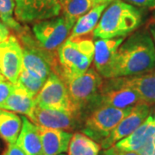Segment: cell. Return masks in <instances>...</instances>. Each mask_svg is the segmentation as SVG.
<instances>
[{"instance_id":"obj_8","label":"cell","mask_w":155,"mask_h":155,"mask_svg":"<svg viewBox=\"0 0 155 155\" xmlns=\"http://www.w3.org/2000/svg\"><path fill=\"white\" fill-rule=\"evenodd\" d=\"M35 103L41 108L69 111L82 116L72 103L66 82L54 73H51L47 78L42 88L35 97Z\"/></svg>"},{"instance_id":"obj_2","label":"cell","mask_w":155,"mask_h":155,"mask_svg":"<svg viewBox=\"0 0 155 155\" xmlns=\"http://www.w3.org/2000/svg\"><path fill=\"white\" fill-rule=\"evenodd\" d=\"M141 19L135 6L123 0H113L103 12L92 35L97 39L126 37L140 27Z\"/></svg>"},{"instance_id":"obj_27","label":"cell","mask_w":155,"mask_h":155,"mask_svg":"<svg viewBox=\"0 0 155 155\" xmlns=\"http://www.w3.org/2000/svg\"><path fill=\"white\" fill-rule=\"evenodd\" d=\"M124 1L134 6L155 9V0H124Z\"/></svg>"},{"instance_id":"obj_31","label":"cell","mask_w":155,"mask_h":155,"mask_svg":"<svg viewBox=\"0 0 155 155\" xmlns=\"http://www.w3.org/2000/svg\"><path fill=\"white\" fill-rule=\"evenodd\" d=\"M9 147H10V145L8 144L5 140V139L0 135V155H5Z\"/></svg>"},{"instance_id":"obj_28","label":"cell","mask_w":155,"mask_h":155,"mask_svg":"<svg viewBox=\"0 0 155 155\" xmlns=\"http://www.w3.org/2000/svg\"><path fill=\"white\" fill-rule=\"evenodd\" d=\"M136 153L138 155H155V142L145 145Z\"/></svg>"},{"instance_id":"obj_15","label":"cell","mask_w":155,"mask_h":155,"mask_svg":"<svg viewBox=\"0 0 155 155\" xmlns=\"http://www.w3.org/2000/svg\"><path fill=\"white\" fill-rule=\"evenodd\" d=\"M125 38L98 39L94 42V68L103 78L107 79L110 78L111 67L117 49Z\"/></svg>"},{"instance_id":"obj_22","label":"cell","mask_w":155,"mask_h":155,"mask_svg":"<svg viewBox=\"0 0 155 155\" xmlns=\"http://www.w3.org/2000/svg\"><path fill=\"white\" fill-rule=\"evenodd\" d=\"M101 146L82 132L72 134L67 155H99Z\"/></svg>"},{"instance_id":"obj_37","label":"cell","mask_w":155,"mask_h":155,"mask_svg":"<svg viewBox=\"0 0 155 155\" xmlns=\"http://www.w3.org/2000/svg\"><path fill=\"white\" fill-rule=\"evenodd\" d=\"M154 19H155V15H154Z\"/></svg>"},{"instance_id":"obj_11","label":"cell","mask_w":155,"mask_h":155,"mask_svg":"<svg viewBox=\"0 0 155 155\" xmlns=\"http://www.w3.org/2000/svg\"><path fill=\"white\" fill-rule=\"evenodd\" d=\"M28 119L39 127L62 129L72 132L81 127L83 117L69 111L44 109L35 105Z\"/></svg>"},{"instance_id":"obj_21","label":"cell","mask_w":155,"mask_h":155,"mask_svg":"<svg viewBox=\"0 0 155 155\" xmlns=\"http://www.w3.org/2000/svg\"><path fill=\"white\" fill-rule=\"evenodd\" d=\"M21 128V116L15 112L0 109V135L8 144H16Z\"/></svg>"},{"instance_id":"obj_23","label":"cell","mask_w":155,"mask_h":155,"mask_svg":"<svg viewBox=\"0 0 155 155\" xmlns=\"http://www.w3.org/2000/svg\"><path fill=\"white\" fill-rule=\"evenodd\" d=\"M60 5L61 15L75 23L96 4L93 0H60Z\"/></svg>"},{"instance_id":"obj_17","label":"cell","mask_w":155,"mask_h":155,"mask_svg":"<svg viewBox=\"0 0 155 155\" xmlns=\"http://www.w3.org/2000/svg\"><path fill=\"white\" fill-rule=\"evenodd\" d=\"M143 101L135 91L126 88L111 89L101 91L95 101L93 109L99 106H110L118 109L134 107ZM92 109V110H93Z\"/></svg>"},{"instance_id":"obj_6","label":"cell","mask_w":155,"mask_h":155,"mask_svg":"<svg viewBox=\"0 0 155 155\" xmlns=\"http://www.w3.org/2000/svg\"><path fill=\"white\" fill-rule=\"evenodd\" d=\"M132 109L133 107L126 109L110 106L97 107L84 116L80 127L81 132L101 143Z\"/></svg>"},{"instance_id":"obj_25","label":"cell","mask_w":155,"mask_h":155,"mask_svg":"<svg viewBox=\"0 0 155 155\" xmlns=\"http://www.w3.org/2000/svg\"><path fill=\"white\" fill-rule=\"evenodd\" d=\"M45 81L35 78L27 72L23 67L20 73L17 84L23 88L32 97H35L41 89L42 88Z\"/></svg>"},{"instance_id":"obj_14","label":"cell","mask_w":155,"mask_h":155,"mask_svg":"<svg viewBox=\"0 0 155 155\" xmlns=\"http://www.w3.org/2000/svg\"><path fill=\"white\" fill-rule=\"evenodd\" d=\"M155 142V107L151 109L149 116L133 133L112 146L118 154L137 152L143 146Z\"/></svg>"},{"instance_id":"obj_26","label":"cell","mask_w":155,"mask_h":155,"mask_svg":"<svg viewBox=\"0 0 155 155\" xmlns=\"http://www.w3.org/2000/svg\"><path fill=\"white\" fill-rule=\"evenodd\" d=\"M13 89H14V84L11 83L6 79L0 80V109L5 103L7 98L10 97Z\"/></svg>"},{"instance_id":"obj_34","label":"cell","mask_w":155,"mask_h":155,"mask_svg":"<svg viewBox=\"0 0 155 155\" xmlns=\"http://www.w3.org/2000/svg\"><path fill=\"white\" fill-rule=\"evenodd\" d=\"M121 155H138V153L135 152H128V153H123Z\"/></svg>"},{"instance_id":"obj_13","label":"cell","mask_w":155,"mask_h":155,"mask_svg":"<svg viewBox=\"0 0 155 155\" xmlns=\"http://www.w3.org/2000/svg\"><path fill=\"white\" fill-rule=\"evenodd\" d=\"M151 106L144 102L134 106L129 114L125 116L111 131V133L100 143L101 148L103 150L108 149L133 133L149 116L152 109Z\"/></svg>"},{"instance_id":"obj_4","label":"cell","mask_w":155,"mask_h":155,"mask_svg":"<svg viewBox=\"0 0 155 155\" xmlns=\"http://www.w3.org/2000/svg\"><path fill=\"white\" fill-rule=\"evenodd\" d=\"M23 53L22 67L37 78L46 81L51 73L60 77L58 54L45 50L35 40L32 31L26 26L17 34Z\"/></svg>"},{"instance_id":"obj_16","label":"cell","mask_w":155,"mask_h":155,"mask_svg":"<svg viewBox=\"0 0 155 155\" xmlns=\"http://www.w3.org/2000/svg\"><path fill=\"white\" fill-rule=\"evenodd\" d=\"M41 155H59L67 152L72 133L62 129L39 127Z\"/></svg>"},{"instance_id":"obj_1","label":"cell","mask_w":155,"mask_h":155,"mask_svg":"<svg viewBox=\"0 0 155 155\" xmlns=\"http://www.w3.org/2000/svg\"><path fill=\"white\" fill-rule=\"evenodd\" d=\"M155 70V46L149 30L130 34L118 48L109 78L142 74Z\"/></svg>"},{"instance_id":"obj_12","label":"cell","mask_w":155,"mask_h":155,"mask_svg":"<svg viewBox=\"0 0 155 155\" xmlns=\"http://www.w3.org/2000/svg\"><path fill=\"white\" fill-rule=\"evenodd\" d=\"M23 66L21 43L15 35L0 43V68L6 80L16 84Z\"/></svg>"},{"instance_id":"obj_33","label":"cell","mask_w":155,"mask_h":155,"mask_svg":"<svg viewBox=\"0 0 155 155\" xmlns=\"http://www.w3.org/2000/svg\"><path fill=\"white\" fill-rule=\"evenodd\" d=\"M113 0H93L96 5H101V4H110Z\"/></svg>"},{"instance_id":"obj_20","label":"cell","mask_w":155,"mask_h":155,"mask_svg":"<svg viewBox=\"0 0 155 155\" xmlns=\"http://www.w3.org/2000/svg\"><path fill=\"white\" fill-rule=\"evenodd\" d=\"M109 5L110 4H101L94 6L87 13L78 19L71 31L69 38L83 37L92 33L98 24L103 12Z\"/></svg>"},{"instance_id":"obj_19","label":"cell","mask_w":155,"mask_h":155,"mask_svg":"<svg viewBox=\"0 0 155 155\" xmlns=\"http://www.w3.org/2000/svg\"><path fill=\"white\" fill-rule=\"evenodd\" d=\"M35 107V98L28 94L24 89L16 84H14V89L11 94L1 109L21 114L28 118Z\"/></svg>"},{"instance_id":"obj_30","label":"cell","mask_w":155,"mask_h":155,"mask_svg":"<svg viewBox=\"0 0 155 155\" xmlns=\"http://www.w3.org/2000/svg\"><path fill=\"white\" fill-rule=\"evenodd\" d=\"M5 155H25L22 150L20 149L16 144L10 145L9 148L6 152Z\"/></svg>"},{"instance_id":"obj_36","label":"cell","mask_w":155,"mask_h":155,"mask_svg":"<svg viewBox=\"0 0 155 155\" xmlns=\"http://www.w3.org/2000/svg\"><path fill=\"white\" fill-rule=\"evenodd\" d=\"M59 155H66V154H64V153H61V154H59Z\"/></svg>"},{"instance_id":"obj_35","label":"cell","mask_w":155,"mask_h":155,"mask_svg":"<svg viewBox=\"0 0 155 155\" xmlns=\"http://www.w3.org/2000/svg\"><path fill=\"white\" fill-rule=\"evenodd\" d=\"M3 79H5V77L3 76L2 72H1V68H0V80H3Z\"/></svg>"},{"instance_id":"obj_3","label":"cell","mask_w":155,"mask_h":155,"mask_svg":"<svg viewBox=\"0 0 155 155\" xmlns=\"http://www.w3.org/2000/svg\"><path fill=\"white\" fill-rule=\"evenodd\" d=\"M94 51L91 39L68 37L58 49L60 78L67 82L86 72L93 62Z\"/></svg>"},{"instance_id":"obj_29","label":"cell","mask_w":155,"mask_h":155,"mask_svg":"<svg viewBox=\"0 0 155 155\" xmlns=\"http://www.w3.org/2000/svg\"><path fill=\"white\" fill-rule=\"evenodd\" d=\"M11 29L6 26L4 22L0 20V43L5 41L6 39L10 36Z\"/></svg>"},{"instance_id":"obj_18","label":"cell","mask_w":155,"mask_h":155,"mask_svg":"<svg viewBox=\"0 0 155 155\" xmlns=\"http://www.w3.org/2000/svg\"><path fill=\"white\" fill-rule=\"evenodd\" d=\"M22 128L16 145L25 155H41V142L37 125L27 116H21Z\"/></svg>"},{"instance_id":"obj_32","label":"cell","mask_w":155,"mask_h":155,"mask_svg":"<svg viewBox=\"0 0 155 155\" xmlns=\"http://www.w3.org/2000/svg\"><path fill=\"white\" fill-rule=\"evenodd\" d=\"M149 32L151 34V35H152V38H153V43H154L155 46V22L152 23L150 25Z\"/></svg>"},{"instance_id":"obj_5","label":"cell","mask_w":155,"mask_h":155,"mask_svg":"<svg viewBox=\"0 0 155 155\" xmlns=\"http://www.w3.org/2000/svg\"><path fill=\"white\" fill-rule=\"evenodd\" d=\"M104 78L94 67H90L83 74L66 82L72 103L83 119L93 109L95 101L101 93Z\"/></svg>"},{"instance_id":"obj_9","label":"cell","mask_w":155,"mask_h":155,"mask_svg":"<svg viewBox=\"0 0 155 155\" xmlns=\"http://www.w3.org/2000/svg\"><path fill=\"white\" fill-rule=\"evenodd\" d=\"M119 88L132 90L140 97L144 103L153 105L155 104V70L133 76L104 78L101 91Z\"/></svg>"},{"instance_id":"obj_7","label":"cell","mask_w":155,"mask_h":155,"mask_svg":"<svg viewBox=\"0 0 155 155\" xmlns=\"http://www.w3.org/2000/svg\"><path fill=\"white\" fill-rule=\"evenodd\" d=\"M74 24V22L60 15L34 23L32 33L45 50L58 54V49L69 37Z\"/></svg>"},{"instance_id":"obj_10","label":"cell","mask_w":155,"mask_h":155,"mask_svg":"<svg viewBox=\"0 0 155 155\" xmlns=\"http://www.w3.org/2000/svg\"><path fill=\"white\" fill-rule=\"evenodd\" d=\"M15 17L22 23L35 22L61 15L60 0H15Z\"/></svg>"},{"instance_id":"obj_24","label":"cell","mask_w":155,"mask_h":155,"mask_svg":"<svg viewBox=\"0 0 155 155\" xmlns=\"http://www.w3.org/2000/svg\"><path fill=\"white\" fill-rule=\"evenodd\" d=\"M15 0H0V20L15 33L19 34L24 26L15 17Z\"/></svg>"}]
</instances>
